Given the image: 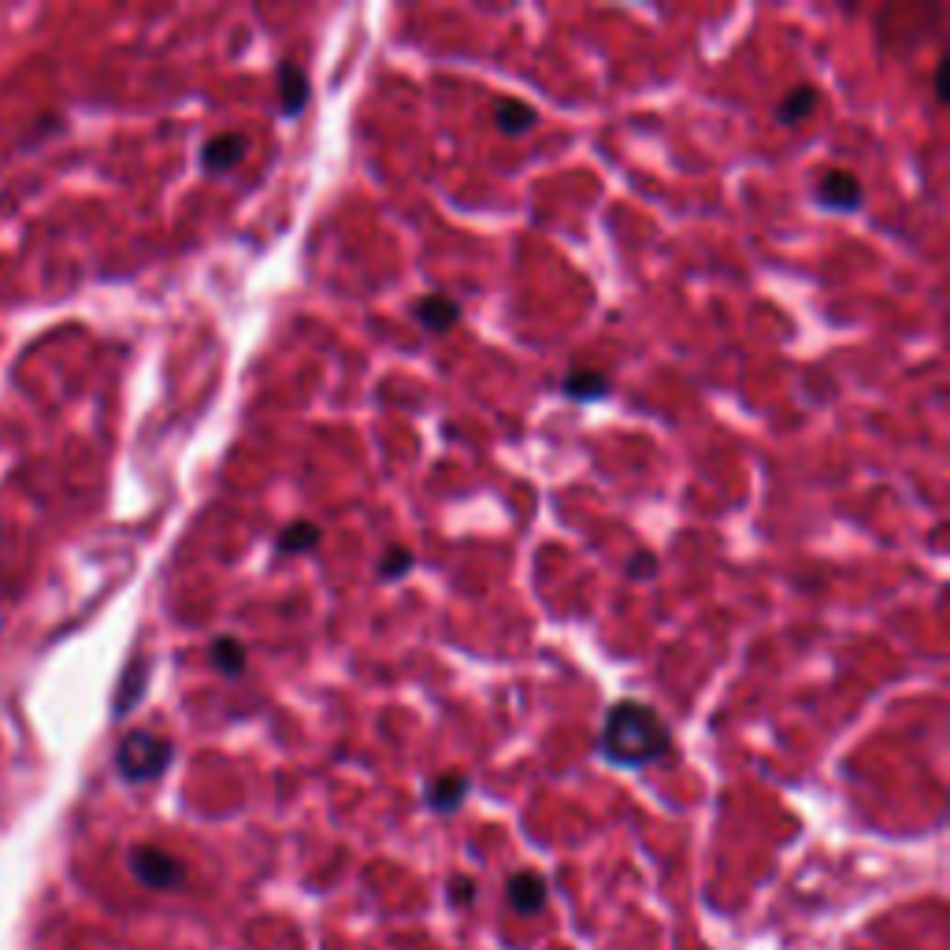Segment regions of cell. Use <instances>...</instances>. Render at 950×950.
Returning <instances> with one entry per match:
<instances>
[{
    "label": "cell",
    "mask_w": 950,
    "mask_h": 950,
    "mask_svg": "<svg viewBox=\"0 0 950 950\" xmlns=\"http://www.w3.org/2000/svg\"><path fill=\"white\" fill-rule=\"evenodd\" d=\"M672 750V731L653 705L639 698H621L610 705L602 720L599 753L616 769H646Z\"/></svg>",
    "instance_id": "obj_1"
},
{
    "label": "cell",
    "mask_w": 950,
    "mask_h": 950,
    "mask_svg": "<svg viewBox=\"0 0 950 950\" xmlns=\"http://www.w3.org/2000/svg\"><path fill=\"white\" fill-rule=\"evenodd\" d=\"M175 758V747L164 736L153 731H126L123 742L115 747V769L126 783H149L164 776Z\"/></svg>",
    "instance_id": "obj_2"
},
{
    "label": "cell",
    "mask_w": 950,
    "mask_h": 950,
    "mask_svg": "<svg viewBox=\"0 0 950 950\" xmlns=\"http://www.w3.org/2000/svg\"><path fill=\"white\" fill-rule=\"evenodd\" d=\"M131 873L138 876V884H145V887L171 891L186 880V865L175 854H168V850L142 843V847L131 850Z\"/></svg>",
    "instance_id": "obj_3"
},
{
    "label": "cell",
    "mask_w": 950,
    "mask_h": 950,
    "mask_svg": "<svg viewBox=\"0 0 950 950\" xmlns=\"http://www.w3.org/2000/svg\"><path fill=\"white\" fill-rule=\"evenodd\" d=\"M861 201H865V190H861V182L850 171L836 168V171L820 175V182H817V204H820V209L854 212Z\"/></svg>",
    "instance_id": "obj_4"
},
{
    "label": "cell",
    "mask_w": 950,
    "mask_h": 950,
    "mask_svg": "<svg viewBox=\"0 0 950 950\" xmlns=\"http://www.w3.org/2000/svg\"><path fill=\"white\" fill-rule=\"evenodd\" d=\"M246 156H249V138H246V134L227 131V134H215V138L204 142L201 164H204V171H209V175H227V171L238 168Z\"/></svg>",
    "instance_id": "obj_5"
},
{
    "label": "cell",
    "mask_w": 950,
    "mask_h": 950,
    "mask_svg": "<svg viewBox=\"0 0 950 950\" xmlns=\"http://www.w3.org/2000/svg\"><path fill=\"white\" fill-rule=\"evenodd\" d=\"M413 316L427 335H446V331H454L460 323V305L449 293H424V298L416 301Z\"/></svg>",
    "instance_id": "obj_6"
},
{
    "label": "cell",
    "mask_w": 950,
    "mask_h": 950,
    "mask_svg": "<svg viewBox=\"0 0 950 950\" xmlns=\"http://www.w3.org/2000/svg\"><path fill=\"white\" fill-rule=\"evenodd\" d=\"M505 898L508 906L516 909V914H538V909L546 906V898H550V884H546L543 873H532V869H524V873H516L513 880H508L505 887Z\"/></svg>",
    "instance_id": "obj_7"
},
{
    "label": "cell",
    "mask_w": 950,
    "mask_h": 950,
    "mask_svg": "<svg viewBox=\"0 0 950 950\" xmlns=\"http://www.w3.org/2000/svg\"><path fill=\"white\" fill-rule=\"evenodd\" d=\"M468 787H472V783H468L465 772H438V776L427 783V806L435 813H457L465 806Z\"/></svg>",
    "instance_id": "obj_8"
},
{
    "label": "cell",
    "mask_w": 950,
    "mask_h": 950,
    "mask_svg": "<svg viewBox=\"0 0 950 950\" xmlns=\"http://www.w3.org/2000/svg\"><path fill=\"white\" fill-rule=\"evenodd\" d=\"M309 75H305V67H298L293 60H282L279 64V97H282V112L290 115H301L305 112V104H309Z\"/></svg>",
    "instance_id": "obj_9"
},
{
    "label": "cell",
    "mask_w": 950,
    "mask_h": 950,
    "mask_svg": "<svg viewBox=\"0 0 950 950\" xmlns=\"http://www.w3.org/2000/svg\"><path fill=\"white\" fill-rule=\"evenodd\" d=\"M494 123L505 138H524L527 131H535L538 123V112L521 97H505V101L494 104Z\"/></svg>",
    "instance_id": "obj_10"
},
{
    "label": "cell",
    "mask_w": 950,
    "mask_h": 950,
    "mask_svg": "<svg viewBox=\"0 0 950 950\" xmlns=\"http://www.w3.org/2000/svg\"><path fill=\"white\" fill-rule=\"evenodd\" d=\"M209 661H212V669L220 675L238 680V675L246 672V664H249L246 642L234 639V635H220V639H212V646H209Z\"/></svg>",
    "instance_id": "obj_11"
},
{
    "label": "cell",
    "mask_w": 950,
    "mask_h": 950,
    "mask_svg": "<svg viewBox=\"0 0 950 950\" xmlns=\"http://www.w3.org/2000/svg\"><path fill=\"white\" fill-rule=\"evenodd\" d=\"M561 390L572 401H602V398H610V379L594 368H575L565 376Z\"/></svg>",
    "instance_id": "obj_12"
},
{
    "label": "cell",
    "mask_w": 950,
    "mask_h": 950,
    "mask_svg": "<svg viewBox=\"0 0 950 950\" xmlns=\"http://www.w3.org/2000/svg\"><path fill=\"white\" fill-rule=\"evenodd\" d=\"M320 524L312 521H290L282 532L276 535V554H312L320 546Z\"/></svg>",
    "instance_id": "obj_13"
},
{
    "label": "cell",
    "mask_w": 950,
    "mask_h": 950,
    "mask_svg": "<svg viewBox=\"0 0 950 950\" xmlns=\"http://www.w3.org/2000/svg\"><path fill=\"white\" fill-rule=\"evenodd\" d=\"M817 90H813V86H795V90H791L787 97H783L780 101V108H776V120L783 123V126H798V123H806L813 112H817Z\"/></svg>",
    "instance_id": "obj_14"
},
{
    "label": "cell",
    "mask_w": 950,
    "mask_h": 950,
    "mask_svg": "<svg viewBox=\"0 0 950 950\" xmlns=\"http://www.w3.org/2000/svg\"><path fill=\"white\" fill-rule=\"evenodd\" d=\"M413 568H416V554L409 550V546H401V543H390L387 550L379 554L376 575H379V580H387V583H394V580H405Z\"/></svg>",
    "instance_id": "obj_15"
},
{
    "label": "cell",
    "mask_w": 950,
    "mask_h": 950,
    "mask_svg": "<svg viewBox=\"0 0 950 950\" xmlns=\"http://www.w3.org/2000/svg\"><path fill=\"white\" fill-rule=\"evenodd\" d=\"M145 672H149V661L134 658V661H131V669H126V675H123V694H120V698H115V717H123V713L142 698V691H145Z\"/></svg>",
    "instance_id": "obj_16"
},
{
    "label": "cell",
    "mask_w": 950,
    "mask_h": 950,
    "mask_svg": "<svg viewBox=\"0 0 950 950\" xmlns=\"http://www.w3.org/2000/svg\"><path fill=\"white\" fill-rule=\"evenodd\" d=\"M624 575H628L632 583H646L658 575V557H653L650 550H635L628 557V565H624Z\"/></svg>",
    "instance_id": "obj_17"
},
{
    "label": "cell",
    "mask_w": 950,
    "mask_h": 950,
    "mask_svg": "<svg viewBox=\"0 0 950 950\" xmlns=\"http://www.w3.org/2000/svg\"><path fill=\"white\" fill-rule=\"evenodd\" d=\"M449 895H454V903H468V898L476 895V884L468 876H457L454 887H449Z\"/></svg>",
    "instance_id": "obj_18"
},
{
    "label": "cell",
    "mask_w": 950,
    "mask_h": 950,
    "mask_svg": "<svg viewBox=\"0 0 950 950\" xmlns=\"http://www.w3.org/2000/svg\"><path fill=\"white\" fill-rule=\"evenodd\" d=\"M936 97H939V101L947 97V60L939 64V71H936Z\"/></svg>",
    "instance_id": "obj_19"
}]
</instances>
